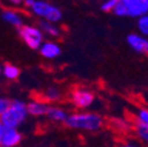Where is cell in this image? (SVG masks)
<instances>
[{
    "label": "cell",
    "mask_w": 148,
    "mask_h": 147,
    "mask_svg": "<svg viewBox=\"0 0 148 147\" xmlns=\"http://www.w3.org/2000/svg\"><path fill=\"white\" fill-rule=\"evenodd\" d=\"M65 125L75 131L84 132H98L105 125V119L101 114L89 111H78L68 113Z\"/></svg>",
    "instance_id": "1"
},
{
    "label": "cell",
    "mask_w": 148,
    "mask_h": 147,
    "mask_svg": "<svg viewBox=\"0 0 148 147\" xmlns=\"http://www.w3.org/2000/svg\"><path fill=\"white\" fill-rule=\"evenodd\" d=\"M28 118L26 102L20 99H14L7 111L0 115V122L5 128H19Z\"/></svg>",
    "instance_id": "2"
},
{
    "label": "cell",
    "mask_w": 148,
    "mask_h": 147,
    "mask_svg": "<svg viewBox=\"0 0 148 147\" xmlns=\"http://www.w3.org/2000/svg\"><path fill=\"white\" fill-rule=\"evenodd\" d=\"M27 10L40 20L49 21L53 24H58L62 19V11L60 7L47 0H33Z\"/></svg>",
    "instance_id": "3"
},
{
    "label": "cell",
    "mask_w": 148,
    "mask_h": 147,
    "mask_svg": "<svg viewBox=\"0 0 148 147\" xmlns=\"http://www.w3.org/2000/svg\"><path fill=\"white\" fill-rule=\"evenodd\" d=\"M113 13L120 18H134L148 14V0H116Z\"/></svg>",
    "instance_id": "4"
},
{
    "label": "cell",
    "mask_w": 148,
    "mask_h": 147,
    "mask_svg": "<svg viewBox=\"0 0 148 147\" xmlns=\"http://www.w3.org/2000/svg\"><path fill=\"white\" fill-rule=\"evenodd\" d=\"M18 34L24 44H26V46L31 49H38L45 41V35L38 25L25 24L20 28H18Z\"/></svg>",
    "instance_id": "5"
},
{
    "label": "cell",
    "mask_w": 148,
    "mask_h": 147,
    "mask_svg": "<svg viewBox=\"0 0 148 147\" xmlns=\"http://www.w3.org/2000/svg\"><path fill=\"white\" fill-rule=\"evenodd\" d=\"M69 100L71 104L79 111H86L95 102V94L92 89L86 87H77L71 92Z\"/></svg>",
    "instance_id": "6"
},
{
    "label": "cell",
    "mask_w": 148,
    "mask_h": 147,
    "mask_svg": "<svg viewBox=\"0 0 148 147\" xmlns=\"http://www.w3.org/2000/svg\"><path fill=\"white\" fill-rule=\"evenodd\" d=\"M40 56L44 58V59H47V60H54L60 57L61 54V46L59 45V43H57L55 40H45L40 47L38 48Z\"/></svg>",
    "instance_id": "7"
},
{
    "label": "cell",
    "mask_w": 148,
    "mask_h": 147,
    "mask_svg": "<svg viewBox=\"0 0 148 147\" xmlns=\"http://www.w3.org/2000/svg\"><path fill=\"white\" fill-rule=\"evenodd\" d=\"M127 44L134 52L139 54H146L148 51V38L134 32L127 35Z\"/></svg>",
    "instance_id": "8"
},
{
    "label": "cell",
    "mask_w": 148,
    "mask_h": 147,
    "mask_svg": "<svg viewBox=\"0 0 148 147\" xmlns=\"http://www.w3.org/2000/svg\"><path fill=\"white\" fill-rule=\"evenodd\" d=\"M26 107L28 115L40 118V117H46L49 105L46 101H44L41 98H34L31 99L28 102H26Z\"/></svg>",
    "instance_id": "9"
},
{
    "label": "cell",
    "mask_w": 148,
    "mask_h": 147,
    "mask_svg": "<svg viewBox=\"0 0 148 147\" xmlns=\"http://www.w3.org/2000/svg\"><path fill=\"white\" fill-rule=\"evenodd\" d=\"M1 19L16 28H20L23 25H25V16L24 14L15 8H5L1 11Z\"/></svg>",
    "instance_id": "10"
},
{
    "label": "cell",
    "mask_w": 148,
    "mask_h": 147,
    "mask_svg": "<svg viewBox=\"0 0 148 147\" xmlns=\"http://www.w3.org/2000/svg\"><path fill=\"white\" fill-rule=\"evenodd\" d=\"M23 141V133L16 128H5L0 147H16Z\"/></svg>",
    "instance_id": "11"
},
{
    "label": "cell",
    "mask_w": 148,
    "mask_h": 147,
    "mask_svg": "<svg viewBox=\"0 0 148 147\" xmlns=\"http://www.w3.org/2000/svg\"><path fill=\"white\" fill-rule=\"evenodd\" d=\"M67 117H68V112L66 111L64 107H60V106H57V105H49V108L47 111L46 118L51 122L65 124Z\"/></svg>",
    "instance_id": "12"
},
{
    "label": "cell",
    "mask_w": 148,
    "mask_h": 147,
    "mask_svg": "<svg viewBox=\"0 0 148 147\" xmlns=\"http://www.w3.org/2000/svg\"><path fill=\"white\" fill-rule=\"evenodd\" d=\"M38 26L41 30V32L44 33V35L48 36V38H51L52 40L60 38L61 34H62V31H61V28L59 27L58 24H53V23H49V21L40 20L38 23Z\"/></svg>",
    "instance_id": "13"
},
{
    "label": "cell",
    "mask_w": 148,
    "mask_h": 147,
    "mask_svg": "<svg viewBox=\"0 0 148 147\" xmlns=\"http://www.w3.org/2000/svg\"><path fill=\"white\" fill-rule=\"evenodd\" d=\"M44 101H46L48 105L57 104L62 100V92L59 87L57 86H48L47 88L44 89L42 94L40 97Z\"/></svg>",
    "instance_id": "14"
},
{
    "label": "cell",
    "mask_w": 148,
    "mask_h": 147,
    "mask_svg": "<svg viewBox=\"0 0 148 147\" xmlns=\"http://www.w3.org/2000/svg\"><path fill=\"white\" fill-rule=\"evenodd\" d=\"M1 76L7 80H16L20 76V68L13 64H5L1 69Z\"/></svg>",
    "instance_id": "15"
},
{
    "label": "cell",
    "mask_w": 148,
    "mask_h": 147,
    "mask_svg": "<svg viewBox=\"0 0 148 147\" xmlns=\"http://www.w3.org/2000/svg\"><path fill=\"white\" fill-rule=\"evenodd\" d=\"M135 125L147 126L148 127V107H139L134 113Z\"/></svg>",
    "instance_id": "16"
},
{
    "label": "cell",
    "mask_w": 148,
    "mask_h": 147,
    "mask_svg": "<svg viewBox=\"0 0 148 147\" xmlns=\"http://www.w3.org/2000/svg\"><path fill=\"white\" fill-rule=\"evenodd\" d=\"M136 28H138V33L148 38V14L141 15L136 19Z\"/></svg>",
    "instance_id": "17"
},
{
    "label": "cell",
    "mask_w": 148,
    "mask_h": 147,
    "mask_svg": "<svg viewBox=\"0 0 148 147\" xmlns=\"http://www.w3.org/2000/svg\"><path fill=\"white\" fill-rule=\"evenodd\" d=\"M135 134L138 135V138L142 142H145L146 145H148V127L147 126L135 125Z\"/></svg>",
    "instance_id": "18"
},
{
    "label": "cell",
    "mask_w": 148,
    "mask_h": 147,
    "mask_svg": "<svg viewBox=\"0 0 148 147\" xmlns=\"http://www.w3.org/2000/svg\"><path fill=\"white\" fill-rule=\"evenodd\" d=\"M115 5H116V0H101L100 8H101V11H103L106 13H109V12L113 13Z\"/></svg>",
    "instance_id": "19"
},
{
    "label": "cell",
    "mask_w": 148,
    "mask_h": 147,
    "mask_svg": "<svg viewBox=\"0 0 148 147\" xmlns=\"http://www.w3.org/2000/svg\"><path fill=\"white\" fill-rule=\"evenodd\" d=\"M113 125H114V127L116 128L118 131H121V132L127 131V130L131 128V124H129L127 120H125V119H116V120H114Z\"/></svg>",
    "instance_id": "20"
},
{
    "label": "cell",
    "mask_w": 148,
    "mask_h": 147,
    "mask_svg": "<svg viewBox=\"0 0 148 147\" xmlns=\"http://www.w3.org/2000/svg\"><path fill=\"white\" fill-rule=\"evenodd\" d=\"M12 100L7 97H0V115L4 114L11 106Z\"/></svg>",
    "instance_id": "21"
},
{
    "label": "cell",
    "mask_w": 148,
    "mask_h": 147,
    "mask_svg": "<svg viewBox=\"0 0 148 147\" xmlns=\"http://www.w3.org/2000/svg\"><path fill=\"white\" fill-rule=\"evenodd\" d=\"M7 1H8L11 5L15 6V7H19V6H23V5H24L25 0H7Z\"/></svg>",
    "instance_id": "22"
},
{
    "label": "cell",
    "mask_w": 148,
    "mask_h": 147,
    "mask_svg": "<svg viewBox=\"0 0 148 147\" xmlns=\"http://www.w3.org/2000/svg\"><path fill=\"white\" fill-rule=\"evenodd\" d=\"M119 147H138V146L134 145L133 142H123V144H121Z\"/></svg>",
    "instance_id": "23"
},
{
    "label": "cell",
    "mask_w": 148,
    "mask_h": 147,
    "mask_svg": "<svg viewBox=\"0 0 148 147\" xmlns=\"http://www.w3.org/2000/svg\"><path fill=\"white\" fill-rule=\"evenodd\" d=\"M4 131H5V127L3 126V124H1V122H0V145H1V138H3Z\"/></svg>",
    "instance_id": "24"
},
{
    "label": "cell",
    "mask_w": 148,
    "mask_h": 147,
    "mask_svg": "<svg viewBox=\"0 0 148 147\" xmlns=\"http://www.w3.org/2000/svg\"><path fill=\"white\" fill-rule=\"evenodd\" d=\"M1 69H3V66L0 65V76H1Z\"/></svg>",
    "instance_id": "25"
},
{
    "label": "cell",
    "mask_w": 148,
    "mask_h": 147,
    "mask_svg": "<svg viewBox=\"0 0 148 147\" xmlns=\"http://www.w3.org/2000/svg\"><path fill=\"white\" fill-rule=\"evenodd\" d=\"M146 54H147V56H148V51H147V53H146Z\"/></svg>",
    "instance_id": "26"
}]
</instances>
